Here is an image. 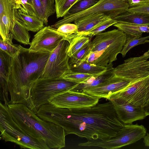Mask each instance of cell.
I'll return each mask as SVG.
<instances>
[{
	"mask_svg": "<svg viewBox=\"0 0 149 149\" xmlns=\"http://www.w3.org/2000/svg\"><path fill=\"white\" fill-rule=\"evenodd\" d=\"M116 23L117 22L116 20L111 18L100 24L89 31L81 35L88 36L91 38L94 36L102 33L106 29Z\"/></svg>",
	"mask_w": 149,
	"mask_h": 149,
	"instance_id": "cell-33",
	"label": "cell"
},
{
	"mask_svg": "<svg viewBox=\"0 0 149 149\" xmlns=\"http://www.w3.org/2000/svg\"><path fill=\"white\" fill-rule=\"evenodd\" d=\"M31 3L33 5V0H30Z\"/></svg>",
	"mask_w": 149,
	"mask_h": 149,
	"instance_id": "cell-43",
	"label": "cell"
},
{
	"mask_svg": "<svg viewBox=\"0 0 149 149\" xmlns=\"http://www.w3.org/2000/svg\"><path fill=\"white\" fill-rule=\"evenodd\" d=\"M146 130L143 125L125 124L114 136L106 140H92L81 143L78 146L98 147L107 149H116L131 144L143 138Z\"/></svg>",
	"mask_w": 149,
	"mask_h": 149,
	"instance_id": "cell-6",
	"label": "cell"
},
{
	"mask_svg": "<svg viewBox=\"0 0 149 149\" xmlns=\"http://www.w3.org/2000/svg\"><path fill=\"white\" fill-rule=\"evenodd\" d=\"M72 35L67 36L61 33L51 26H46L38 31L30 43V52H52L60 41L65 39L69 41Z\"/></svg>",
	"mask_w": 149,
	"mask_h": 149,
	"instance_id": "cell-10",
	"label": "cell"
},
{
	"mask_svg": "<svg viewBox=\"0 0 149 149\" xmlns=\"http://www.w3.org/2000/svg\"><path fill=\"white\" fill-rule=\"evenodd\" d=\"M0 136L5 142H11L20 148L50 149L45 143L29 135L15 122L8 106L0 103Z\"/></svg>",
	"mask_w": 149,
	"mask_h": 149,
	"instance_id": "cell-4",
	"label": "cell"
},
{
	"mask_svg": "<svg viewBox=\"0 0 149 149\" xmlns=\"http://www.w3.org/2000/svg\"><path fill=\"white\" fill-rule=\"evenodd\" d=\"M91 42V52L104 50V54L109 60V64L117 59L125 45L127 35L118 29L99 33Z\"/></svg>",
	"mask_w": 149,
	"mask_h": 149,
	"instance_id": "cell-7",
	"label": "cell"
},
{
	"mask_svg": "<svg viewBox=\"0 0 149 149\" xmlns=\"http://www.w3.org/2000/svg\"><path fill=\"white\" fill-rule=\"evenodd\" d=\"M145 79L139 81L128 86L124 90L112 95L110 98L119 97L130 102L143 83Z\"/></svg>",
	"mask_w": 149,
	"mask_h": 149,
	"instance_id": "cell-27",
	"label": "cell"
},
{
	"mask_svg": "<svg viewBox=\"0 0 149 149\" xmlns=\"http://www.w3.org/2000/svg\"><path fill=\"white\" fill-rule=\"evenodd\" d=\"M24 12L28 15L36 16L33 5L28 0H21Z\"/></svg>",
	"mask_w": 149,
	"mask_h": 149,
	"instance_id": "cell-37",
	"label": "cell"
},
{
	"mask_svg": "<svg viewBox=\"0 0 149 149\" xmlns=\"http://www.w3.org/2000/svg\"><path fill=\"white\" fill-rule=\"evenodd\" d=\"M107 71L102 73L93 75L75 72L70 71L66 73L62 78L71 81L80 83L86 80L93 76L102 74L106 72Z\"/></svg>",
	"mask_w": 149,
	"mask_h": 149,
	"instance_id": "cell-32",
	"label": "cell"
},
{
	"mask_svg": "<svg viewBox=\"0 0 149 149\" xmlns=\"http://www.w3.org/2000/svg\"><path fill=\"white\" fill-rule=\"evenodd\" d=\"M130 8L149 5V0H128Z\"/></svg>",
	"mask_w": 149,
	"mask_h": 149,
	"instance_id": "cell-39",
	"label": "cell"
},
{
	"mask_svg": "<svg viewBox=\"0 0 149 149\" xmlns=\"http://www.w3.org/2000/svg\"><path fill=\"white\" fill-rule=\"evenodd\" d=\"M14 9V14L19 21L28 31L38 32L44 27L43 22L37 16L25 14L21 9Z\"/></svg>",
	"mask_w": 149,
	"mask_h": 149,
	"instance_id": "cell-16",
	"label": "cell"
},
{
	"mask_svg": "<svg viewBox=\"0 0 149 149\" xmlns=\"http://www.w3.org/2000/svg\"><path fill=\"white\" fill-rule=\"evenodd\" d=\"M37 115L42 119L62 127L66 136L74 134L88 140L109 139L125 124L119 118L110 101L89 108L71 109L48 103L40 106Z\"/></svg>",
	"mask_w": 149,
	"mask_h": 149,
	"instance_id": "cell-1",
	"label": "cell"
},
{
	"mask_svg": "<svg viewBox=\"0 0 149 149\" xmlns=\"http://www.w3.org/2000/svg\"><path fill=\"white\" fill-rule=\"evenodd\" d=\"M148 52H149V50H148Z\"/></svg>",
	"mask_w": 149,
	"mask_h": 149,
	"instance_id": "cell-44",
	"label": "cell"
},
{
	"mask_svg": "<svg viewBox=\"0 0 149 149\" xmlns=\"http://www.w3.org/2000/svg\"><path fill=\"white\" fill-rule=\"evenodd\" d=\"M69 63L71 71L89 74H99L112 68L94 65L85 61L79 64Z\"/></svg>",
	"mask_w": 149,
	"mask_h": 149,
	"instance_id": "cell-19",
	"label": "cell"
},
{
	"mask_svg": "<svg viewBox=\"0 0 149 149\" xmlns=\"http://www.w3.org/2000/svg\"><path fill=\"white\" fill-rule=\"evenodd\" d=\"M143 138L145 145L147 146H149V133H147Z\"/></svg>",
	"mask_w": 149,
	"mask_h": 149,
	"instance_id": "cell-40",
	"label": "cell"
},
{
	"mask_svg": "<svg viewBox=\"0 0 149 149\" xmlns=\"http://www.w3.org/2000/svg\"><path fill=\"white\" fill-rule=\"evenodd\" d=\"M28 0L31 3V2H30V0Z\"/></svg>",
	"mask_w": 149,
	"mask_h": 149,
	"instance_id": "cell-45",
	"label": "cell"
},
{
	"mask_svg": "<svg viewBox=\"0 0 149 149\" xmlns=\"http://www.w3.org/2000/svg\"><path fill=\"white\" fill-rule=\"evenodd\" d=\"M146 116L149 115V101L143 107Z\"/></svg>",
	"mask_w": 149,
	"mask_h": 149,
	"instance_id": "cell-41",
	"label": "cell"
},
{
	"mask_svg": "<svg viewBox=\"0 0 149 149\" xmlns=\"http://www.w3.org/2000/svg\"><path fill=\"white\" fill-rule=\"evenodd\" d=\"M113 68H109L102 74L91 77L84 82L79 84L72 90L84 93L87 90L97 86L104 82L112 75L111 72Z\"/></svg>",
	"mask_w": 149,
	"mask_h": 149,
	"instance_id": "cell-18",
	"label": "cell"
},
{
	"mask_svg": "<svg viewBox=\"0 0 149 149\" xmlns=\"http://www.w3.org/2000/svg\"><path fill=\"white\" fill-rule=\"evenodd\" d=\"M113 26L127 35L139 38L143 33H149V26L117 22Z\"/></svg>",
	"mask_w": 149,
	"mask_h": 149,
	"instance_id": "cell-21",
	"label": "cell"
},
{
	"mask_svg": "<svg viewBox=\"0 0 149 149\" xmlns=\"http://www.w3.org/2000/svg\"><path fill=\"white\" fill-rule=\"evenodd\" d=\"M130 8L128 0H100L89 9L74 15L64 16L51 26L57 29L61 25L70 23L90 15L103 13L112 19L126 11Z\"/></svg>",
	"mask_w": 149,
	"mask_h": 149,
	"instance_id": "cell-8",
	"label": "cell"
},
{
	"mask_svg": "<svg viewBox=\"0 0 149 149\" xmlns=\"http://www.w3.org/2000/svg\"><path fill=\"white\" fill-rule=\"evenodd\" d=\"M42 6L44 15V24H48V17L56 12L54 0H40Z\"/></svg>",
	"mask_w": 149,
	"mask_h": 149,
	"instance_id": "cell-34",
	"label": "cell"
},
{
	"mask_svg": "<svg viewBox=\"0 0 149 149\" xmlns=\"http://www.w3.org/2000/svg\"><path fill=\"white\" fill-rule=\"evenodd\" d=\"M14 9L5 13L0 16V34L3 40L7 38L10 33L14 19Z\"/></svg>",
	"mask_w": 149,
	"mask_h": 149,
	"instance_id": "cell-23",
	"label": "cell"
},
{
	"mask_svg": "<svg viewBox=\"0 0 149 149\" xmlns=\"http://www.w3.org/2000/svg\"><path fill=\"white\" fill-rule=\"evenodd\" d=\"M51 53L30 52L29 49L22 47L17 55L11 57L9 104H23L37 114L38 109L33 103L31 91L42 75Z\"/></svg>",
	"mask_w": 149,
	"mask_h": 149,
	"instance_id": "cell-2",
	"label": "cell"
},
{
	"mask_svg": "<svg viewBox=\"0 0 149 149\" xmlns=\"http://www.w3.org/2000/svg\"><path fill=\"white\" fill-rule=\"evenodd\" d=\"M29 31L19 21L14 14L13 24L10 31V33L13 34L14 38L24 45L30 44V37Z\"/></svg>",
	"mask_w": 149,
	"mask_h": 149,
	"instance_id": "cell-20",
	"label": "cell"
},
{
	"mask_svg": "<svg viewBox=\"0 0 149 149\" xmlns=\"http://www.w3.org/2000/svg\"><path fill=\"white\" fill-rule=\"evenodd\" d=\"M109 100L113 104L119 118L124 124H132L146 116L143 107L136 106L120 97H111Z\"/></svg>",
	"mask_w": 149,
	"mask_h": 149,
	"instance_id": "cell-13",
	"label": "cell"
},
{
	"mask_svg": "<svg viewBox=\"0 0 149 149\" xmlns=\"http://www.w3.org/2000/svg\"><path fill=\"white\" fill-rule=\"evenodd\" d=\"M100 0H80L70 9L65 16L74 15L86 10L96 4Z\"/></svg>",
	"mask_w": 149,
	"mask_h": 149,
	"instance_id": "cell-29",
	"label": "cell"
},
{
	"mask_svg": "<svg viewBox=\"0 0 149 149\" xmlns=\"http://www.w3.org/2000/svg\"><path fill=\"white\" fill-rule=\"evenodd\" d=\"M70 43L62 40L51 53L42 75L40 78H62L71 71L70 57L67 54Z\"/></svg>",
	"mask_w": 149,
	"mask_h": 149,
	"instance_id": "cell-9",
	"label": "cell"
},
{
	"mask_svg": "<svg viewBox=\"0 0 149 149\" xmlns=\"http://www.w3.org/2000/svg\"><path fill=\"white\" fill-rule=\"evenodd\" d=\"M127 11L149 14V5L129 8Z\"/></svg>",
	"mask_w": 149,
	"mask_h": 149,
	"instance_id": "cell-38",
	"label": "cell"
},
{
	"mask_svg": "<svg viewBox=\"0 0 149 149\" xmlns=\"http://www.w3.org/2000/svg\"><path fill=\"white\" fill-rule=\"evenodd\" d=\"M57 30L58 32L67 36L78 33L77 26L74 24H64L58 27Z\"/></svg>",
	"mask_w": 149,
	"mask_h": 149,
	"instance_id": "cell-35",
	"label": "cell"
},
{
	"mask_svg": "<svg viewBox=\"0 0 149 149\" xmlns=\"http://www.w3.org/2000/svg\"><path fill=\"white\" fill-rule=\"evenodd\" d=\"M80 0H54L57 18L63 17L70 9Z\"/></svg>",
	"mask_w": 149,
	"mask_h": 149,
	"instance_id": "cell-30",
	"label": "cell"
},
{
	"mask_svg": "<svg viewBox=\"0 0 149 149\" xmlns=\"http://www.w3.org/2000/svg\"><path fill=\"white\" fill-rule=\"evenodd\" d=\"M149 101V76L146 78L130 101L134 105L143 107Z\"/></svg>",
	"mask_w": 149,
	"mask_h": 149,
	"instance_id": "cell-22",
	"label": "cell"
},
{
	"mask_svg": "<svg viewBox=\"0 0 149 149\" xmlns=\"http://www.w3.org/2000/svg\"><path fill=\"white\" fill-rule=\"evenodd\" d=\"M14 38L13 34L10 33L6 39L0 40V49L5 52L11 57H13L20 52L22 47L20 45L13 43L12 40Z\"/></svg>",
	"mask_w": 149,
	"mask_h": 149,
	"instance_id": "cell-24",
	"label": "cell"
},
{
	"mask_svg": "<svg viewBox=\"0 0 149 149\" xmlns=\"http://www.w3.org/2000/svg\"><path fill=\"white\" fill-rule=\"evenodd\" d=\"M11 66V57L0 49V100L7 105L10 100L8 81L10 74Z\"/></svg>",
	"mask_w": 149,
	"mask_h": 149,
	"instance_id": "cell-14",
	"label": "cell"
},
{
	"mask_svg": "<svg viewBox=\"0 0 149 149\" xmlns=\"http://www.w3.org/2000/svg\"><path fill=\"white\" fill-rule=\"evenodd\" d=\"M91 40L70 58L69 63L79 64L84 61L91 52Z\"/></svg>",
	"mask_w": 149,
	"mask_h": 149,
	"instance_id": "cell-31",
	"label": "cell"
},
{
	"mask_svg": "<svg viewBox=\"0 0 149 149\" xmlns=\"http://www.w3.org/2000/svg\"><path fill=\"white\" fill-rule=\"evenodd\" d=\"M33 5L36 16L44 23V15L42 5L40 0H33Z\"/></svg>",
	"mask_w": 149,
	"mask_h": 149,
	"instance_id": "cell-36",
	"label": "cell"
},
{
	"mask_svg": "<svg viewBox=\"0 0 149 149\" xmlns=\"http://www.w3.org/2000/svg\"><path fill=\"white\" fill-rule=\"evenodd\" d=\"M15 122L29 135L44 141L50 149L65 147V132L60 126L44 120L23 104H7Z\"/></svg>",
	"mask_w": 149,
	"mask_h": 149,
	"instance_id": "cell-3",
	"label": "cell"
},
{
	"mask_svg": "<svg viewBox=\"0 0 149 149\" xmlns=\"http://www.w3.org/2000/svg\"><path fill=\"white\" fill-rule=\"evenodd\" d=\"M79 84L62 78H39L31 91L33 103L38 109L41 105L49 103L50 99L72 90Z\"/></svg>",
	"mask_w": 149,
	"mask_h": 149,
	"instance_id": "cell-5",
	"label": "cell"
},
{
	"mask_svg": "<svg viewBox=\"0 0 149 149\" xmlns=\"http://www.w3.org/2000/svg\"><path fill=\"white\" fill-rule=\"evenodd\" d=\"M148 42H149V35L138 38L127 35L125 43L120 53L123 57H124L128 52L132 48L138 45Z\"/></svg>",
	"mask_w": 149,
	"mask_h": 149,
	"instance_id": "cell-28",
	"label": "cell"
},
{
	"mask_svg": "<svg viewBox=\"0 0 149 149\" xmlns=\"http://www.w3.org/2000/svg\"><path fill=\"white\" fill-rule=\"evenodd\" d=\"M104 51L91 52L85 61L96 65L108 68H113V65L109 64V60L104 55Z\"/></svg>",
	"mask_w": 149,
	"mask_h": 149,
	"instance_id": "cell-26",
	"label": "cell"
},
{
	"mask_svg": "<svg viewBox=\"0 0 149 149\" xmlns=\"http://www.w3.org/2000/svg\"><path fill=\"white\" fill-rule=\"evenodd\" d=\"M90 37L83 35L78 34L70 43L67 49V54L71 57L91 41Z\"/></svg>",
	"mask_w": 149,
	"mask_h": 149,
	"instance_id": "cell-25",
	"label": "cell"
},
{
	"mask_svg": "<svg viewBox=\"0 0 149 149\" xmlns=\"http://www.w3.org/2000/svg\"><path fill=\"white\" fill-rule=\"evenodd\" d=\"M112 18L103 13L89 15L74 22L77 26L78 33L81 35L87 33L100 24Z\"/></svg>",
	"mask_w": 149,
	"mask_h": 149,
	"instance_id": "cell-15",
	"label": "cell"
},
{
	"mask_svg": "<svg viewBox=\"0 0 149 149\" xmlns=\"http://www.w3.org/2000/svg\"><path fill=\"white\" fill-rule=\"evenodd\" d=\"M140 81L141 80L132 81L112 74V75L104 82L87 90L84 93L100 98H103L109 100L112 95L124 90Z\"/></svg>",
	"mask_w": 149,
	"mask_h": 149,
	"instance_id": "cell-12",
	"label": "cell"
},
{
	"mask_svg": "<svg viewBox=\"0 0 149 149\" xmlns=\"http://www.w3.org/2000/svg\"><path fill=\"white\" fill-rule=\"evenodd\" d=\"M112 19L117 22L149 26V14L127 11Z\"/></svg>",
	"mask_w": 149,
	"mask_h": 149,
	"instance_id": "cell-17",
	"label": "cell"
},
{
	"mask_svg": "<svg viewBox=\"0 0 149 149\" xmlns=\"http://www.w3.org/2000/svg\"><path fill=\"white\" fill-rule=\"evenodd\" d=\"M100 98L85 93L72 90L58 95L49 100V103L56 107L78 109L91 107L98 103Z\"/></svg>",
	"mask_w": 149,
	"mask_h": 149,
	"instance_id": "cell-11",
	"label": "cell"
},
{
	"mask_svg": "<svg viewBox=\"0 0 149 149\" xmlns=\"http://www.w3.org/2000/svg\"><path fill=\"white\" fill-rule=\"evenodd\" d=\"M13 1L17 4L20 6H22V3L21 0H13Z\"/></svg>",
	"mask_w": 149,
	"mask_h": 149,
	"instance_id": "cell-42",
	"label": "cell"
}]
</instances>
